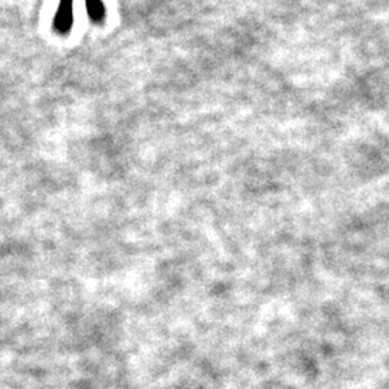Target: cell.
I'll return each instance as SVG.
<instances>
[{
	"label": "cell",
	"mask_w": 389,
	"mask_h": 389,
	"mask_svg": "<svg viewBox=\"0 0 389 389\" xmlns=\"http://www.w3.org/2000/svg\"><path fill=\"white\" fill-rule=\"evenodd\" d=\"M85 5L91 22L101 24L105 17V6L102 0H85Z\"/></svg>",
	"instance_id": "obj_1"
}]
</instances>
